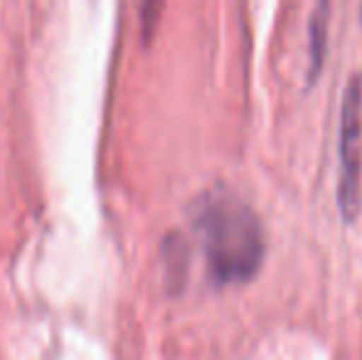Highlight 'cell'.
<instances>
[{
    "label": "cell",
    "mask_w": 362,
    "mask_h": 360,
    "mask_svg": "<svg viewBox=\"0 0 362 360\" xmlns=\"http://www.w3.org/2000/svg\"><path fill=\"white\" fill-rule=\"evenodd\" d=\"M328 3L315 5L308 23V82H313L318 69L323 67L325 57V40H328Z\"/></svg>",
    "instance_id": "obj_3"
},
{
    "label": "cell",
    "mask_w": 362,
    "mask_h": 360,
    "mask_svg": "<svg viewBox=\"0 0 362 360\" xmlns=\"http://www.w3.org/2000/svg\"><path fill=\"white\" fill-rule=\"evenodd\" d=\"M190 220L215 281H247L259 272L267 237L257 210L244 197L227 187H212L192 202Z\"/></svg>",
    "instance_id": "obj_1"
},
{
    "label": "cell",
    "mask_w": 362,
    "mask_h": 360,
    "mask_svg": "<svg viewBox=\"0 0 362 360\" xmlns=\"http://www.w3.org/2000/svg\"><path fill=\"white\" fill-rule=\"evenodd\" d=\"M338 207L345 220H353L360 210L362 175V79H348L340 104V141H338Z\"/></svg>",
    "instance_id": "obj_2"
}]
</instances>
